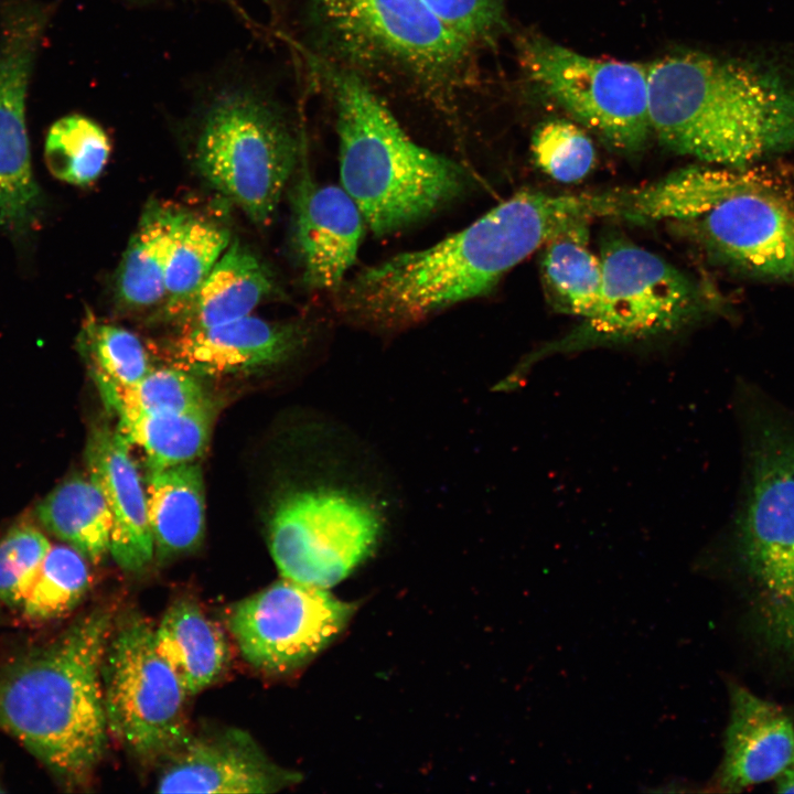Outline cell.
<instances>
[{"mask_svg": "<svg viewBox=\"0 0 794 794\" xmlns=\"http://www.w3.org/2000/svg\"><path fill=\"white\" fill-rule=\"evenodd\" d=\"M604 214L602 193H517L437 244L397 254L344 280L335 291L336 308L375 330L415 325L485 296L555 236Z\"/></svg>", "mask_w": 794, "mask_h": 794, "instance_id": "6da1fadb", "label": "cell"}, {"mask_svg": "<svg viewBox=\"0 0 794 794\" xmlns=\"http://www.w3.org/2000/svg\"><path fill=\"white\" fill-rule=\"evenodd\" d=\"M115 620L96 607L0 661V730L68 790L88 784L107 749L101 668Z\"/></svg>", "mask_w": 794, "mask_h": 794, "instance_id": "7a4b0ae2", "label": "cell"}, {"mask_svg": "<svg viewBox=\"0 0 794 794\" xmlns=\"http://www.w3.org/2000/svg\"><path fill=\"white\" fill-rule=\"evenodd\" d=\"M652 132L707 164L741 168L794 152V83L755 63L704 53L647 65Z\"/></svg>", "mask_w": 794, "mask_h": 794, "instance_id": "3957f363", "label": "cell"}, {"mask_svg": "<svg viewBox=\"0 0 794 794\" xmlns=\"http://www.w3.org/2000/svg\"><path fill=\"white\" fill-rule=\"evenodd\" d=\"M332 97L342 187L376 236L427 218L464 194L468 171L415 142L362 76L318 62Z\"/></svg>", "mask_w": 794, "mask_h": 794, "instance_id": "277c9868", "label": "cell"}, {"mask_svg": "<svg viewBox=\"0 0 794 794\" xmlns=\"http://www.w3.org/2000/svg\"><path fill=\"white\" fill-rule=\"evenodd\" d=\"M318 40L345 68L396 73L449 99L468 79V45L421 0H302ZM337 65V64H336Z\"/></svg>", "mask_w": 794, "mask_h": 794, "instance_id": "5b68a950", "label": "cell"}, {"mask_svg": "<svg viewBox=\"0 0 794 794\" xmlns=\"http://www.w3.org/2000/svg\"><path fill=\"white\" fill-rule=\"evenodd\" d=\"M300 150L282 110L256 84L233 81L205 95L195 164L211 186L254 223L271 221Z\"/></svg>", "mask_w": 794, "mask_h": 794, "instance_id": "8992f818", "label": "cell"}, {"mask_svg": "<svg viewBox=\"0 0 794 794\" xmlns=\"http://www.w3.org/2000/svg\"><path fill=\"white\" fill-rule=\"evenodd\" d=\"M108 733L141 761L165 759L190 734L189 697L137 612L115 620L101 668Z\"/></svg>", "mask_w": 794, "mask_h": 794, "instance_id": "52a82bcc", "label": "cell"}, {"mask_svg": "<svg viewBox=\"0 0 794 794\" xmlns=\"http://www.w3.org/2000/svg\"><path fill=\"white\" fill-rule=\"evenodd\" d=\"M382 530L380 514L367 498L322 486L281 498L268 543L282 578L329 589L372 555Z\"/></svg>", "mask_w": 794, "mask_h": 794, "instance_id": "ba28073f", "label": "cell"}, {"mask_svg": "<svg viewBox=\"0 0 794 794\" xmlns=\"http://www.w3.org/2000/svg\"><path fill=\"white\" fill-rule=\"evenodd\" d=\"M528 79L616 150L635 152L652 128L647 65L594 58L541 37L521 46Z\"/></svg>", "mask_w": 794, "mask_h": 794, "instance_id": "9c48e42d", "label": "cell"}, {"mask_svg": "<svg viewBox=\"0 0 794 794\" xmlns=\"http://www.w3.org/2000/svg\"><path fill=\"white\" fill-rule=\"evenodd\" d=\"M690 222L716 260L794 286V168L770 161L738 168L727 194Z\"/></svg>", "mask_w": 794, "mask_h": 794, "instance_id": "30bf717a", "label": "cell"}, {"mask_svg": "<svg viewBox=\"0 0 794 794\" xmlns=\"http://www.w3.org/2000/svg\"><path fill=\"white\" fill-rule=\"evenodd\" d=\"M600 260L601 300L594 318L587 321L600 341L670 332L708 308L707 293L687 275L625 238L605 239Z\"/></svg>", "mask_w": 794, "mask_h": 794, "instance_id": "8fae6325", "label": "cell"}, {"mask_svg": "<svg viewBox=\"0 0 794 794\" xmlns=\"http://www.w3.org/2000/svg\"><path fill=\"white\" fill-rule=\"evenodd\" d=\"M356 603L286 578L237 602L228 629L245 661L267 674L298 669L344 630Z\"/></svg>", "mask_w": 794, "mask_h": 794, "instance_id": "7c38bea8", "label": "cell"}, {"mask_svg": "<svg viewBox=\"0 0 794 794\" xmlns=\"http://www.w3.org/2000/svg\"><path fill=\"white\" fill-rule=\"evenodd\" d=\"M50 12L30 0H9L1 10L0 226L15 237L33 228L42 205L31 164L25 105Z\"/></svg>", "mask_w": 794, "mask_h": 794, "instance_id": "4fadbf2b", "label": "cell"}, {"mask_svg": "<svg viewBox=\"0 0 794 794\" xmlns=\"http://www.w3.org/2000/svg\"><path fill=\"white\" fill-rule=\"evenodd\" d=\"M738 547L764 598L794 596V436L776 423L752 439Z\"/></svg>", "mask_w": 794, "mask_h": 794, "instance_id": "5bb4252c", "label": "cell"}, {"mask_svg": "<svg viewBox=\"0 0 794 794\" xmlns=\"http://www.w3.org/2000/svg\"><path fill=\"white\" fill-rule=\"evenodd\" d=\"M301 774L273 762L250 733L225 728L186 739L164 759L159 793H275Z\"/></svg>", "mask_w": 794, "mask_h": 794, "instance_id": "9a60e30c", "label": "cell"}, {"mask_svg": "<svg viewBox=\"0 0 794 794\" xmlns=\"http://www.w3.org/2000/svg\"><path fill=\"white\" fill-rule=\"evenodd\" d=\"M293 192V239L308 288L336 291L354 264L366 225L341 186L316 182L305 168Z\"/></svg>", "mask_w": 794, "mask_h": 794, "instance_id": "2e32d148", "label": "cell"}, {"mask_svg": "<svg viewBox=\"0 0 794 794\" xmlns=\"http://www.w3.org/2000/svg\"><path fill=\"white\" fill-rule=\"evenodd\" d=\"M300 323L246 315L208 328L179 331L164 344L172 366L195 375L246 374L285 362L308 341Z\"/></svg>", "mask_w": 794, "mask_h": 794, "instance_id": "e0dca14e", "label": "cell"}, {"mask_svg": "<svg viewBox=\"0 0 794 794\" xmlns=\"http://www.w3.org/2000/svg\"><path fill=\"white\" fill-rule=\"evenodd\" d=\"M730 713L715 785L740 792L775 780L794 760V723L777 705L742 685L729 686Z\"/></svg>", "mask_w": 794, "mask_h": 794, "instance_id": "ac0fdd59", "label": "cell"}, {"mask_svg": "<svg viewBox=\"0 0 794 794\" xmlns=\"http://www.w3.org/2000/svg\"><path fill=\"white\" fill-rule=\"evenodd\" d=\"M129 448V440L118 429L97 427L88 438L86 461L89 478L112 516L110 554L121 569L137 572L152 560L154 543L146 492Z\"/></svg>", "mask_w": 794, "mask_h": 794, "instance_id": "d6986e66", "label": "cell"}, {"mask_svg": "<svg viewBox=\"0 0 794 794\" xmlns=\"http://www.w3.org/2000/svg\"><path fill=\"white\" fill-rule=\"evenodd\" d=\"M273 289L269 268L235 240L194 291L163 304L162 318L179 331L223 324L249 315Z\"/></svg>", "mask_w": 794, "mask_h": 794, "instance_id": "ffe728a7", "label": "cell"}, {"mask_svg": "<svg viewBox=\"0 0 794 794\" xmlns=\"http://www.w3.org/2000/svg\"><path fill=\"white\" fill-rule=\"evenodd\" d=\"M155 646L189 697L216 682L229 662L223 630L189 599L175 600L154 629Z\"/></svg>", "mask_w": 794, "mask_h": 794, "instance_id": "44dd1931", "label": "cell"}, {"mask_svg": "<svg viewBox=\"0 0 794 794\" xmlns=\"http://www.w3.org/2000/svg\"><path fill=\"white\" fill-rule=\"evenodd\" d=\"M147 514L154 555L167 560L194 550L202 541L205 503L202 471L192 462L150 469Z\"/></svg>", "mask_w": 794, "mask_h": 794, "instance_id": "7402d4cb", "label": "cell"}, {"mask_svg": "<svg viewBox=\"0 0 794 794\" xmlns=\"http://www.w3.org/2000/svg\"><path fill=\"white\" fill-rule=\"evenodd\" d=\"M182 213L158 202L143 210L117 270L116 294L124 305L147 309L165 302L168 255Z\"/></svg>", "mask_w": 794, "mask_h": 794, "instance_id": "603a6c76", "label": "cell"}, {"mask_svg": "<svg viewBox=\"0 0 794 794\" xmlns=\"http://www.w3.org/2000/svg\"><path fill=\"white\" fill-rule=\"evenodd\" d=\"M589 223L573 226L544 247L540 273L545 293L555 310L584 318L598 312L602 265L589 248Z\"/></svg>", "mask_w": 794, "mask_h": 794, "instance_id": "cb8c5ba5", "label": "cell"}, {"mask_svg": "<svg viewBox=\"0 0 794 794\" xmlns=\"http://www.w3.org/2000/svg\"><path fill=\"white\" fill-rule=\"evenodd\" d=\"M35 515L49 533L90 562L99 564L110 552L112 516L90 479H67L36 505Z\"/></svg>", "mask_w": 794, "mask_h": 794, "instance_id": "d4e9b609", "label": "cell"}, {"mask_svg": "<svg viewBox=\"0 0 794 794\" xmlns=\"http://www.w3.org/2000/svg\"><path fill=\"white\" fill-rule=\"evenodd\" d=\"M119 419L118 430L146 452L149 469L192 462L210 442L214 409L212 403L171 414H148L117 403L106 404Z\"/></svg>", "mask_w": 794, "mask_h": 794, "instance_id": "484cf974", "label": "cell"}, {"mask_svg": "<svg viewBox=\"0 0 794 794\" xmlns=\"http://www.w3.org/2000/svg\"><path fill=\"white\" fill-rule=\"evenodd\" d=\"M87 559L71 546H51L18 610L31 624H46L71 614L90 586Z\"/></svg>", "mask_w": 794, "mask_h": 794, "instance_id": "4316f807", "label": "cell"}, {"mask_svg": "<svg viewBox=\"0 0 794 794\" xmlns=\"http://www.w3.org/2000/svg\"><path fill=\"white\" fill-rule=\"evenodd\" d=\"M229 239V232L217 223L183 212L168 255L164 303L194 291L227 249Z\"/></svg>", "mask_w": 794, "mask_h": 794, "instance_id": "83f0119b", "label": "cell"}, {"mask_svg": "<svg viewBox=\"0 0 794 794\" xmlns=\"http://www.w3.org/2000/svg\"><path fill=\"white\" fill-rule=\"evenodd\" d=\"M110 153L106 131L93 119L67 115L47 131L44 160L56 179L73 185L94 182L105 169Z\"/></svg>", "mask_w": 794, "mask_h": 794, "instance_id": "f1b7e54d", "label": "cell"}, {"mask_svg": "<svg viewBox=\"0 0 794 794\" xmlns=\"http://www.w3.org/2000/svg\"><path fill=\"white\" fill-rule=\"evenodd\" d=\"M78 346L95 380L129 386L151 369L147 351L136 334L100 322L88 311L78 335Z\"/></svg>", "mask_w": 794, "mask_h": 794, "instance_id": "f546056e", "label": "cell"}, {"mask_svg": "<svg viewBox=\"0 0 794 794\" xmlns=\"http://www.w3.org/2000/svg\"><path fill=\"white\" fill-rule=\"evenodd\" d=\"M105 403H117L148 414L189 411L206 405L205 396L194 375L175 366L150 369L129 386H117L96 379Z\"/></svg>", "mask_w": 794, "mask_h": 794, "instance_id": "4dcf8cb0", "label": "cell"}, {"mask_svg": "<svg viewBox=\"0 0 794 794\" xmlns=\"http://www.w3.org/2000/svg\"><path fill=\"white\" fill-rule=\"evenodd\" d=\"M532 152L537 165L562 183L584 179L596 162L591 139L580 127L564 119L538 126L532 139Z\"/></svg>", "mask_w": 794, "mask_h": 794, "instance_id": "1f68e13d", "label": "cell"}, {"mask_svg": "<svg viewBox=\"0 0 794 794\" xmlns=\"http://www.w3.org/2000/svg\"><path fill=\"white\" fill-rule=\"evenodd\" d=\"M51 546L44 533L26 522L0 538V604L18 612Z\"/></svg>", "mask_w": 794, "mask_h": 794, "instance_id": "d6a6232c", "label": "cell"}, {"mask_svg": "<svg viewBox=\"0 0 794 794\" xmlns=\"http://www.w3.org/2000/svg\"><path fill=\"white\" fill-rule=\"evenodd\" d=\"M471 50L489 42L503 22V0H421Z\"/></svg>", "mask_w": 794, "mask_h": 794, "instance_id": "836d02e7", "label": "cell"}, {"mask_svg": "<svg viewBox=\"0 0 794 794\" xmlns=\"http://www.w3.org/2000/svg\"><path fill=\"white\" fill-rule=\"evenodd\" d=\"M758 626L773 651L794 661V596L764 598L759 607Z\"/></svg>", "mask_w": 794, "mask_h": 794, "instance_id": "e575fe53", "label": "cell"}, {"mask_svg": "<svg viewBox=\"0 0 794 794\" xmlns=\"http://www.w3.org/2000/svg\"><path fill=\"white\" fill-rule=\"evenodd\" d=\"M775 780L777 793H794V760Z\"/></svg>", "mask_w": 794, "mask_h": 794, "instance_id": "d590c367", "label": "cell"}, {"mask_svg": "<svg viewBox=\"0 0 794 794\" xmlns=\"http://www.w3.org/2000/svg\"><path fill=\"white\" fill-rule=\"evenodd\" d=\"M163 1H167V0H124L125 3H128L133 7L153 6V4L163 2Z\"/></svg>", "mask_w": 794, "mask_h": 794, "instance_id": "8d00e7d4", "label": "cell"}, {"mask_svg": "<svg viewBox=\"0 0 794 794\" xmlns=\"http://www.w3.org/2000/svg\"><path fill=\"white\" fill-rule=\"evenodd\" d=\"M2 785H3V784H2L1 777H0V792H3V791H4L3 787H2Z\"/></svg>", "mask_w": 794, "mask_h": 794, "instance_id": "74e56055", "label": "cell"}, {"mask_svg": "<svg viewBox=\"0 0 794 794\" xmlns=\"http://www.w3.org/2000/svg\"><path fill=\"white\" fill-rule=\"evenodd\" d=\"M1 605V604H0Z\"/></svg>", "mask_w": 794, "mask_h": 794, "instance_id": "f35d334b", "label": "cell"}]
</instances>
